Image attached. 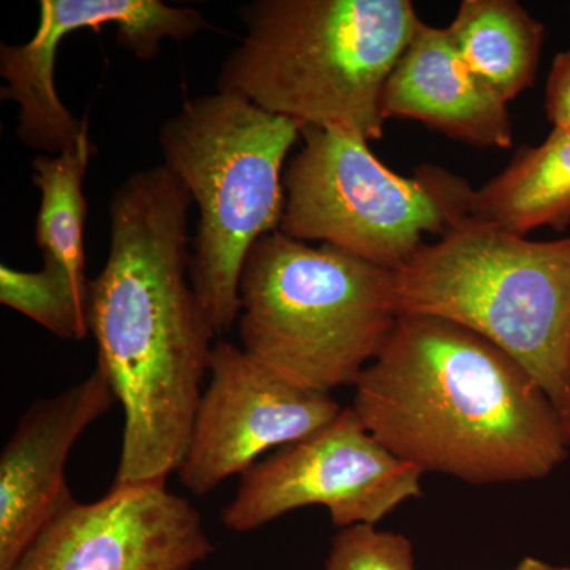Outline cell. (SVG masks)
I'll list each match as a JSON object with an SVG mask.
<instances>
[{
	"mask_svg": "<svg viewBox=\"0 0 570 570\" xmlns=\"http://www.w3.org/2000/svg\"><path fill=\"white\" fill-rule=\"evenodd\" d=\"M299 137V124L225 91L187 99L160 127L163 165L198 206L190 279L217 336L242 313L247 255L279 230L285 160Z\"/></svg>",
	"mask_w": 570,
	"mask_h": 570,
	"instance_id": "5",
	"label": "cell"
},
{
	"mask_svg": "<svg viewBox=\"0 0 570 570\" xmlns=\"http://www.w3.org/2000/svg\"><path fill=\"white\" fill-rule=\"evenodd\" d=\"M193 197L165 165L134 171L108 204L110 247L91 283L97 366L124 412L112 485L181 466L216 337L190 279Z\"/></svg>",
	"mask_w": 570,
	"mask_h": 570,
	"instance_id": "1",
	"label": "cell"
},
{
	"mask_svg": "<svg viewBox=\"0 0 570 570\" xmlns=\"http://www.w3.org/2000/svg\"><path fill=\"white\" fill-rule=\"evenodd\" d=\"M302 138L284 171L279 232L291 238L400 272L426 235L444 238L472 217L475 189L448 168L423 164L397 175L355 135L302 127Z\"/></svg>",
	"mask_w": 570,
	"mask_h": 570,
	"instance_id": "7",
	"label": "cell"
},
{
	"mask_svg": "<svg viewBox=\"0 0 570 570\" xmlns=\"http://www.w3.org/2000/svg\"><path fill=\"white\" fill-rule=\"evenodd\" d=\"M354 387L366 430L423 472L519 482L569 455V428L530 371L445 318L401 314Z\"/></svg>",
	"mask_w": 570,
	"mask_h": 570,
	"instance_id": "2",
	"label": "cell"
},
{
	"mask_svg": "<svg viewBox=\"0 0 570 570\" xmlns=\"http://www.w3.org/2000/svg\"><path fill=\"white\" fill-rule=\"evenodd\" d=\"M547 118L553 129L570 130V50L554 56L546 89Z\"/></svg>",
	"mask_w": 570,
	"mask_h": 570,
	"instance_id": "18",
	"label": "cell"
},
{
	"mask_svg": "<svg viewBox=\"0 0 570 570\" xmlns=\"http://www.w3.org/2000/svg\"><path fill=\"white\" fill-rule=\"evenodd\" d=\"M0 303L24 314L62 340H86L89 302L40 272L0 266Z\"/></svg>",
	"mask_w": 570,
	"mask_h": 570,
	"instance_id": "16",
	"label": "cell"
},
{
	"mask_svg": "<svg viewBox=\"0 0 570 570\" xmlns=\"http://www.w3.org/2000/svg\"><path fill=\"white\" fill-rule=\"evenodd\" d=\"M217 91L235 92L302 127L381 140L382 94L417 31L409 0H254Z\"/></svg>",
	"mask_w": 570,
	"mask_h": 570,
	"instance_id": "3",
	"label": "cell"
},
{
	"mask_svg": "<svg viewBox=\"0 0 570 570\" xmlns=\"http://www.w3.org/2000/svg\"><path fill=\"white\" fill-rule=\"evenodd\" d=\"M381 108L385 121L412 119L475 148L513 142L508 104L469 70L448 28L423 21L385 82Z\"/></svg>",
	"mask_w": 570,
	"mask_h": 570,
	"instance_id": "12",
	"label": "cell"
},
{
	"mask_svg": "<svg viewBox=\"0 0 570 570\" xmlns=\"http://www.w3.org/2000/svg\"><path fill=\"white\" fill-rule=\"evenodd\" d=\"M472 217L510 234L570 225V130L553 129L538 146H524L512 163L475 189Z\"/></svg>",
	"mask_w": 570,
	"mask_h": 570,
	"instance_id": "13",
	"label": "cell"
},
{
	"mask_svg": "<svg viewBox=\"0 0 570 570\" xmlns=\"http://www.w3.org/2000/svg\"><path fill=\"white\" fill-rule=\"evenodd\" d=\"M401 314L455 322L508 352L570 431V236L531 242L469 217L396 272Z\"/></svg>",
	"mask_w": 570,
	"mask_h": 570,
	"instance_id": "6",
	"label": "cell"
},
{
	"mask_svg": "<svg viewBox=\"0 0 570 570\" xmlns=\"http://www.w3.org/2000/svg\"><path fill=\"white\" fill-rule=\"evenodd\" d=\"M422 474L385 449L354 409H343L322 430L247 469L220 520L227 530L249 532L322 505L340 530L374 527L406 499L422 497Z\"/></svg>",
	"mask_w": 570,
	"mask_h": 570,
	"instance_id": "8",
	"label": "cell"
},
{
	"mask_svg": "<svg viewBox=\"0 0 570 570\" xmlns=\"http://www.w3.org/2000/svg\"><path fill=\"white\" fill-rule=\"evenodd\" d=\"M213 550L187 499L167 482L134 483L63 509L13 570H193Z\"/></svg>",
	"mask_w": 570,
	"mask_h": 570,
	"instance_id": "10",
	"label": "cell"
},
{
	"mask_svg": "<svg viewBox=\"0 0 570 570\" xmlns=\"http://www.w3.org/2000/svg\"><path fill=\"white\" fill-rule=\"evenodd\" d=\"M246 354L314 392L355 385L401 316L396 272L276 230L255 243L239 283Z\"/></svg>",
	"mask_w": 570,
	"mask_h": 570,
	"instance_id": "4",
	"label": "cell"
},
{
	"mask_svg": "<svg viewBox=\"0 0 570 570\" xmlns=\"http://www.w3.org/2000/svg\"><path fill=\"white\" fill-rule=\"evenodd\" d=\"M448 31L469 70L505 104L534 85L546 28L517 0H464Z\"/></svg>",
	"mask_w": 570,
	"mask_h": 570,
	"instance_id": "14",
	"label": "cell"
},
{
	"mask_svg": "<svg viewBox=\"0 0 570 570\" xmlns=\"http://www.w3.org/2000/svg\"><path fill=\"white\" fill-rule=\"evenodd\" d=\"M208 376L178 469L179 482L195 497L245 474L266 452L311 436L343 411L330 393L291 384L228 341L214 346Z\"/></svg>",
	"mask_w": 570,
	"mask_h": 570,
	"instance_id": "9",
	"label": "cell"
},
{
	"mask_svg": "<svg viewBox=\"0 0 570 570\" xmlns=\"http://www.w3.org/2000/svg\"><path fill=\"white\" fill-rule=\"evenodd\" d=\"M99 366L24 412L0 455V570H13L58 513L73 504L67 461L78 439L116 403Z\"/></svg>",
	"mask_w": 570,
	"mask_h": 570,
	"instance_id": "11",
	"label": "cell"
},
{
	"mask_svg": "<svg viewBox=\"0 0 570 570\" xmlns=\"http://www.w3.org/2000/svg\"><path fill=\"white\" fill-rule=\"evenodd\" d=\"M325 570H415L412 543L373 524L344 528L333 538Z\"/></svg>",
	"mask_w": 570,
	"mask_h": 570,
	"instance_id": "17",
	"label": "cell"
},
{
	"mask_svg": "<svg viewBox=\"0 0 570 570\" xmlns=\"http://www.w3.org/2000/svg\"><path fill=\"white\" fill-rule=\"evenodd\" d=\"M96 146L89 134L75 148L56 156L41 154L32 163V181L40 190L36 242L43 255L45 276L58 281L91 302V283L86 275L85 176Z\"/></svg>",
	"mask_w": 570,
	"mask_h": 570,
	"instance_id": "15",
	"label": "cell"
},
{
	"mask_svg": "<svg viewBox=\"0 0 570 570\" xmlns=\"http://www.w3.org/2000/svg\"><path fill=\"white\" fill-rule=\"evenodd\" d=\"M513 570H570V568L547 564V562L535 560V558H524Z\"/></svg>",
	"mask_w": 570,
	"mask_h": 570,
	"instance_id": "19",
	"label": "cell"
}]
</instances>
